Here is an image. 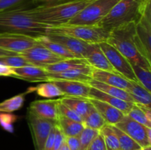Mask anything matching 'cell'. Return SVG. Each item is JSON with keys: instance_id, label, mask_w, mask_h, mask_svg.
I'll return each instance as SVG.
<instances>
[{"instance_id": "obj_1", "label": "cell", "mask_w": 151, "mask_h": 150, "mask_svg": "<svg viewBox=\"0 0 151 150\" xmlns=\"http://www.w3.org/2000/svg\"><path fill=\"white\" fill-rule=\"evenodd\" d=\"M29 5H23L0 13V33L10 32L37 37L45 35L47 25L37 21L29 13Z\"/></svg>"}, {"instance_id": "obj_2", "label": "cell", "mask_w": 151, "mask_h": 150, "mask_svg": "<svg viewBox=\"0 0 151 150\" xmlns=\"http://www.w3.org/2000/svg\"><path fill=\"white\" fill-rule=\"evenodd\" d=\"M94 0H72L55 4H39L29 9L31 16L49 27L66 24Z\"/></svg>"}, {"instance_id": "obj_3", "label": "cell", "mask_w": 151, "mask_h": 150, "mask_svg": "<svg viewBox=\"0 0 151 150\" xmlns=\"http://www.w3.org/2000/svg\"><path fill=\"white\" fill-rule=\"evenodd\" d=\"M135 23L122 25L110 31L106 42L117 49L131 64L151 69V63L137 49L135 43Z\"/></svg>"}, {"instance_id": "obj_4", "label": "cell", "mask_w": 151, "mask_h": 150, "mask_svg": "<svg viewBox=\"0 0 151 150\" xmlns=\"http://www.w3.org/2000/svg\"><path fill=\"white\" fill-rule=\"evenodd\" d=\"M150 0H119L97 26L111 31L122 25L137 23Z\"/></svg>"}, {"instance_id": "obj_5", "label": "cell", "mask_w": 151, "mask_h": 150, "mask_svg": "<svg viewBox=\"0 0 151 150\" xmlns=\"http://www.w3.org/2000/svg\"><path fill=\"white\" fill-rule=\"evenodd\" d=\"M50 33L68 35L87 44H100L107 41L110 31L97 25L86 26L64 24L49 27L46 34Z\"/></svg>"}, {"instance_id": "obj_6", "label": "cell", "mask_w": 151, "mask_h": 150, "mask_svg": "<svg viewBox=\"0 0 151 150\" xmlns=\"http://www.w3.org/2000/svg\"><path fill=\"white\" fill-rule=\"evenodd\" d=\"M119 0H94L66 24L95 26L109 13Z\"/></svg>"}, {"instance_id": "obj_7", "label": "cell", "mask_w": 151, "mask_h": 150, "mask_svg": "<svg viewBox=\"0 0 151 150\" xmlns=\"http://www.w3.org/2000/svg\"><path fill=\"white\" fill-rule=\"evenodd\" d=\"M135 43L139 52L151 63V7L147 5L139 20L135 24Z\"/></svg>"}, {"instance_id": "obj_8", "label": "cell", "mask_w": 151, "mask_h": 150, "mask_svg": "<svg viewBox=\"0 0 151 150\" xmlns=\"http://www.w3.org/2000/svg\"><path fill=\"white\" fill-rule=\"evenodd\" d=\"M99 45L116 73L128 80L138 82L130 62L117 49L106 41L100 43Z\"/></svg>"}, {"instance_id": "obj_9", "label": "cell", "mask_w": 151, "mask_h": 150, "mask_svg": "<svg viewBox=\"0 0 151 150\" xmlns=\"http://www.w3.org/2000/svg\"><path fill=\"white\" fill-rule=\"evenodd\" d=\"M27 121L32 134L35 150H43L46 141L56 123L41 119L27 109Z\"/></svg>"}, {"instance_id": "obj_10", "label": "cell", "mask_w": 151, "mask_h": 150, "mask_svg": "<svg viewBox=\"0 0 151 150\" xmlns=\"http://www.w3.org/2000/svg\"><path fill=\"white\" fill-rule=\"evenodd\" d=\"M115 126L129 135L142 148L150 146L151 128L136 121L127 115Z\"/></svg>"}, {"instance_id": "obj_11", "label": "cell", "mask_w": 151, "mask_h": 150, "mask_svg": "<svg viewBox=\"0 0 151 150\" xmlns=\"http://www.w3.org/2000/svg\"><path fill=\"white\" fill-rule=\"evenodd\" d=\"M19 55L26 59L32 66H38L43 69L49 65L54 64L61 60H66L54 54L48 49L40 44L19 53Z\"/></svg>"}, {"instance_id": "obj_12", "label": "cell", "mask_w": 151, "mask_h": 150, "mask_svg": "<svg viewBox=\"0 0 151 150\" xmlns=\"http://www.w3.org/2000/svg\"><path fill=\"white\" fill-rule=\"evenodd\" d=\"M36 38L19 33H0V49L20 53L38 45Z\"/></svg>"}, {"instance_id": "obj_13", "label": "cell", "mask_w": 151, "mask_h": 150, "mask_svg": "<svg viewBox=\"0 0 151 150\" xmlns=\"http://www.w3.org/2000/svg\"><path fill=\"white\" fill-rule=\"evenodd\" d=\"M59 101L60 99L35 100L30 103L28 110L41 119L57 124L59 117Z\"/></svg>"}, {"instance_id": "obj_14", "label": "cell", "mask_w": 151, "mask_h": 150, "mask_svg": "<svg viewBox=\"0 0 151 150\" xmlns=\"http://www.w3.org/2000/svg\"><path fill=\"white\" fill-rule=\"evenodd\" d=\"M84 59L94 69L116 73L100 49L99 44H88Z\"/></svg>"}, {"instance_id": "obj_15", "label": "cell", "mask_w": 151, "mask_h": 150, "mask_svg": "<svg viewBox=\"0 0 151 150\" xmlns=\"http://www.w3.org/2000/svg\"><path fill=\"white\" fill-rule=\"evenodd\" d=\"M13 77L29 82H50L49 73L44 69L35 66H26L12 68Z\"/></svg>"}, {"instance_id": "obj_16", "label": "cell", "mask_w": 151, "mask_h": 150, "mask_svg": "<svg viewBox=\"0 0 151 150\" xmlns=\"http://www.w3.org/2000/svg\"><path fill=\"white\" fill-rule=\"evenodd\" d=\"M46 36L51 41L58 43L66 49L75 54L78 58H84L88 44L77 38L60 34H46Z\"/></svg>"}, {"instance_id": "obj_17", "label": "cell", "mask_w": 151, "mask_h": 150, "mask_svg": "<svg viewBox=\"0 0 151 150\" xmlns=\"http://www.w3.org/2000/svg\"><path fill=\"white\" fill-rule=\"evenodd\" d=\"M53 82L64 96H79L88 98L91 86L88 83L78 81L65 80V79H53Z\"/></svg>"}, {"instance_id": "obj_18", "label": "cell", "mask_w": 151, "mask_h": 150, "mask_svg": "<svg viewBox=\"0 0 151 150\" xmlns=\"http://www.w3.org/2000/svg\"><path fill=\"white\" fill-rule=\"evenodd\" d=\"M93 70L94 68L88 66L81 69H72L58 73H49V76L50 81L53 79H65L88 83V82L92 79Z\"/></svg>"}, {"instance_id": "obj_19", "label": "cell", "mask_w": 151, "mask_h": 150, "mask_svg": "<svg viewBox=\"0 0 151 150\" xmlns=\"http://www.w3.org/2000/svg\"><path fill=\"white\" fill-rule=\"evenodd\" d=\"M88 99L93 104L94 108L101 115L106 124L116 125L125 116V114L119 109L104 101L91 98H88Z\"/></svg>"}, {"instance_id": "obj_20", "label": "cell", "mask_w": 151, "mask_h": 150, "mask_svg": "<svg viewBox=\"0 0 151 150\" xmlns=\"http://www.w3.org/2000/svg\"><path fill=\"white\" fill-rule=\"evenodd\" d=\"M92 79L107 85L121 88L127 92L131 85L130 80L125 79L119 74L98 69H94L92 72Z\"/></svg>"}, {"instance_id": "obj_21", "label": "cell", "mask_w": 151, "mask_h": 150, "mask_svg": "<svg viewBox=\"0 0 151 150\" xmlns=\"http://www.w3.org/2000/svg\"><path fill=\"white\" fill-rule=\"evenodd\" d=\"M88 98L94 99L104 101V102L119 109L125 115L128 114V113L130 111V110H131V107H133L134 104L133 102L124 101V100L120 99L112 96L109 95V94H106L103 91H99V90L92 88V87H91V89H90Z\"/></svg>"}, {"instance_id": "obj_22", "label": "cell", "mask_w": 151, "mask_h": 150, "mask_svg": "<svg viewBox=\"0 0 151 150\" xmlns=\"http://www.w3.org/2000/svg\"><path fill=\"white\" fill-rule=\"evenodd\" d=\"M60 101L63 104L72 109L82 119L86 116L93 107V104L90 102L88 98L84 97L64 96L60 98Z\"/></svg>"}, {"instance_id": "obj_23", "label": "cell", "mask_w": 151, "mask_h": 150, "mask_svg": "<svg viewBox=\"0 0 151 150\" xmlns=\"http://www.w3.org/2000/svg\"><path fill=\"white\" fill-rule=\"evenodd\" d=\"M90 66L84 58L66 59L60 62L49 65L44 68L48 73H58L75 69H81Z\"/></svg>"}, {"instance_id": "obj_24", "label": "cell", "mask_w": 151, "mask_h": 150, "mask_svg": "<svg viewBox=\"0 0 151 150\" xmlns=\"http://www.w3.org/2000/svg\"><path fill=\"white\" fill-rule=\"evenodd\" d=\"M88 84L90 86L92 87V88H96V89L99 90L100 91H103V92L106 93V94H109L110 96H112L120 99L124 100V101L134 103L131 95L127 91H124V90L121 89V88H116V87L112 86V85H107V84L99 82V81L93 79L91 81H89Z\"/></svg>"}, {"instance_id": "obj_25", "label": "cell", "mask_w": 151, "mask_h": 150, "mask_svg": "<svg viewBox=\"0 0 151 150\" xmlns=\"http://www.w3.org/2000/svg\"><path fill=\"white\" fill-rule=\"evenodd\" d=\"M130 82L131 85L128 90V93L131 95L134 103L150 107L151 92H149L138 82L130 80Z\"/></svg>"}, {"instance_id": "obj_26", "label": "cell", "mask_w": 151, "mask_h": 150, "mask_svg": "<svg viewBox=\"0 0 151 150\" xmlns=\"http://www.w3.org/2000/svg\"><path fill=\"white\" fill-rule=\"evenodd\" d=\"M57 125L65 137H75L80 135L83 128V123L75 121L59 115Z\"/></svg>"}, {"instance_id": "obj_27", "label": "cell", "mask_w": 151, "mask_h": 150, "mask_svg": "<svg viewBox=\"0 0 151 150\" xmlns=\"http://www.w3.org/2000/svg\"><path fill=\"white\" fill-rule=\"evenodd\" d=\"M36 39L40 45L46 47V48L48 49L49 50H50L52 52L57 54V55L60 56V57H63V58H78L75 54H72V53L71 52V51H69L68 49H66L63 46L60 45L58 43H56L55 42V41H51V40L49 39V38L46 36V35H42V36L37 37Z\"/></svg>"}, {"instance_id": "obj_28", "label": "cell", "mask_w": 151, "mask_h": 150, "mask_svg": "<svg viewBox=\"0 0 151 150\" xmlns=\"http://www.w3.org/2000/svg\"><path fill=\"white\" fill-rule=\"evenodd\" d=\"M127 116H128L131 119H134L136 121L147 127L151 128L150 107L134 103Z\"/></svg>"}, {"instance_id": "obj_29", "label": "cell", "mask_w": 151, "mask_h": 150, "mask_svg": "<svg viewBox=\"0 0 151 150\" xmlns=\"http://www.w3.org/2000/svg\"><path fill=\"white\" fill-rule=\"evenodd\" d=\"M31 91H33L32 88H29L26 92L19 94L0 102V113H10L19 110L23 107L26 95Z\"/></svg>"}, {"instance_id": "obj_30", "label": "cell", "mask_w": 151, "mask_h": 150, "mask_svg": "<svg viewBox=\"0 0 151 150\" xmlns=\"http://www.w3.org/2000/svg\"><path fill=\"white\" fill-rule=\"evenodd\" d=\"M33 91H35L38 96L44 98L52 99L59 96H64L62 91L52 82H46L40 84L35 88H32Z\"/></svg>"}, {"instance_id": "obj_31", "label": "cell", "mask_w": 151, "mask_h": 150, "mask_svg": "<svg viewBox=\"0 0 151 150\" xmlns=\"http://www.w3.org/2000/svg\"><path fill=\"white\" fill-rule=\"evenodd\" d=\"M82 123L85 127L91 128L97 130H100L103 126L106 124L104 119L99 113V112L94 108V106L87 113L86 116L83 119Z\"/></svg>"}, {"instance_id": "obj_32", "label": "cell", "mask_w": 151, "mask_h": 150, "mask_svg": "<svg viewBox=\"0 0 151 150\" xmlns=\"http://www.w3.org/2000/svg\"><path fill=\"white\" fill-rule=\"evenodd\" d=\"M114 132L116 135L120 150H137L142 149L134 139L131 138L115 125H111Z\"/></svg>"}, {"instance_id": "obj_33", "label": "cell", "mask_w": 151, "mask_h": 150, "mask_svg": "<svg viewBox=\"0 0 151 150\" xmlns=\"http://www.w3.org/2000/svg\"><path fill=\"white\" fill-rule=\"evenodd\" d=\"M100 132L103 137L107 150H120L117 136L111 125L105 124Z\"/></svg>"}, {"instance_id": "obj_34", "label": "cell", "mask_w": 151, "mask_h": 150, "mask_svg": "<svg viewBox=\"0 0 151 150\" xmlns=\"http://www.w3.org/2000/svg\"><path fill=\"white\" fill-rule=\"evenodd\" d=\"M137 81L146 90L151 92V69H146L135 64H131Z\"/></svg>"}, {"instance_id": "obj_35", "label": "cell", "mask_w": 151, "mask_h": 150, "mask_svg": "<svg viewBox=\"0 0 151 150\" xmlns=\"http://www.w3.org/2000/svg\"><path fill=\"white\" fill-rule=\"evenodd\" d=\"M100 133V130L84 127L82 132L78 135L80 142V150H86L93 140Z\"/></svg>"}, {"instance_id": "obj_36", "label": "cell", "mask_w": 151, "mask_h": 150, "mask_svg": "<svg viewBox=\"0 0 151 150\" xmlns=\"http://www.w3.org/2000/svg\"><path fill=\"white\" fill-rule=\"evenodd\" d=\"M0 63L6 65L11 68H19L22 66H32L26 59L20 55L6 56V57H0Z\"/></svg>"}, {"instance_id": "obj_37", "label": "cell", "mask_w": 151, "mask_h": 150, "mask_svg": "<svg viewBox=\"0 0 151 150\" xmlns=\"http://www.w3.org/2000/svg\"><path fill=\"white\" fill-rule=\"evenodd\" d=\"M32 0H0V13L23 5H30Z\"/></svg>"}, {"instance_id": "obj_38", "label": "cell", "mask_w": 151, "mask_h": 150, "mask_svg": "<svg viewBox=\"0 0 151 150\" xmlns=\"http://www.w3.org/2000/svg\"><path fill=\"white\" fill-rule=\"evenodd\" d=\"M16 116L8 113H0V126L10 132H13V123L16 120Z\"/></svg>"}, {"instance_id": "obj_39", "label": "cell", "mask_w": 151, "mask_h": 150, "mask_svg": "<svg viewBox=\"0 0 151 150\" xmlns=\"http://www.w3.org/2000/svg\"><path fill=\"white\" fill-rule=\"evenodd\" d=\"M58 113L60 116H64V117L72 119L75 121L81 122V123L83 122V119L79 115L77 114L72 109H70L67 106L60 102V101L58 103Z\"/></svg>"}, {"instance_id": "obj_40", "label": "cell", "mask_w": 151, "mask_h": 150, "mask_svg": "<svg viewBox=\"0 0 151 150\" xmlns=\"http://www.w3.org/2000/svg\"><path fill=\"white\" fill-rule=\"evenodd\" d=\"M86 150H107L105 144L104 139L100 132L99 135L94 138L92 141V142L90 144L88 148Z\"/></svg>"}, {"instance_id": "obj_41", "label": "cell", "mask_w": 151, "mask_h": 150, "mask_svg": "<svg viewBox=\"0 0 151 150\" xmlns=\"http://www.w3.org/2000/svg\"><path fill=\"white\" fill-rule=\"evenodd\" d=\"M65 141L69 150H80V142L78 136L65 137Z\"/></svg>"}, {"instance_id": "obj_42", "label": "cell", "mask_w": 151, "mask_h": 150, "mask_svg": "<svg viewBox=\"0 0 151 150\" xmlns=\"http://www.w3.org/2000/svg\"><path fill=\"white\" fill-rule=\"evenodd\" d=\"M55 126H53V128L52 129L51 132H50V135H49L48 138H47V141H46L43 150H52L53 149V145H54V141H55Z\"/></svg>"}, {"instance_id": "obj_43", "label": "cell", "mask_w": 151, "mask_h": 150, "mask_svg": "<svg viewBox=\"0 0 151 150\" xmlns=\"http://www.w3.org/2000/svg\"><path fill=\"white\" fill-rule=\"evenodd\" d=\"M13 71L11 67L0 63V76H11L13 77Z\"/></svg>"}, {"instance_id": "obj_44", "label": "cell", "mask_w": 151, "mask_h": 150, "mask_svg": "<svg viewBox=\"0 0 151 150\" xmlns=\"http://www.w3.org/2000/svg\"><path fill=\"white\" fill-rule=\"evenodd\" d=\"M32 1L33 3H38L41 4H55L72 1V0H32Z\"/></svg>"}, {"instance_id": "obj_45", "label": "cell", "mask_w": 151, "mask_h": 150, "mask_svg": "<svg viewBox=\"0 0 151 150\" xmlns=\"http://www.w3.org/2000/svg\"><path fill=\"white\" fill-rule=\"evenodd\" d=\"M18 53L13 52V51H7V50L0 49V57H6V56H13V55H18Z\"/></svg>"}, {"instance_id": "obj_46", "label": "cell", "mask_w": 151, "mask_h": 150, "mask_svg": "<svg viewBox=\"0 0 151 150\" xmlns=\"http://www.w3.org/2000/svg\"><path fill=\"white\" fill-rule=\"evenodd\" d=\"M58 150H69V147H68L67 144H66V141H64V142L63 143V144L61 145V146L60 147V149H59Z\"/></svg>"}, {"instance_id": "obj_47", "label": "cell", "mask_w": 151, "mask_h": 150, "mask_svg": "<svg viewBox=\"0 0 151 150\" xmlns=\"http://www.w3.org/2000/svg\"><path fill=\"white\" fill-rule=\"evenodd\" d=\"M143 150H151V146H149L145 147V148H142Z\"/></svg>"}, {"instance_id": "obj_48", "label": "cell", "mask_w": 151, "mask_h": 150, "mask_svg": "<svg viewBox=\"0 0 151 150\" xmlns=\"http://www.w3.org/2000/svg\"><path fill=\"white\" fill-rule=\"evenodd\" d=\"M137 150H143V149H137Z\"/></svg>"}]
</instances>
